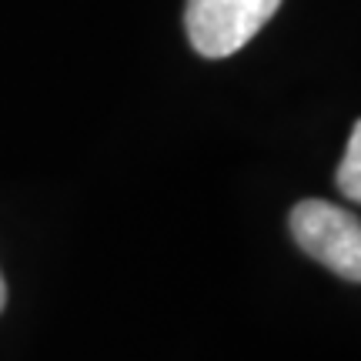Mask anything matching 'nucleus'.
Masks as SVG:
<instances>
[{
	"mask_svg": "<svg viewBox=\"0 0 361 361\" xmlns=\"http://www.w3.org/2000/svg\"><path fill=\"white\" fill-rule=\"evenodd\" d=\"M281 0H188L184 30L201 57H231L268 24Z\"/></svg>",
	"mask_w": 361,
	"mask_h": 361,
	"instance_id": "obj_1",
	"label": "nucleus"
},
{
	"mask_svg": "<svg viewBox=\"0 0 361 361\" xmlns=\"http://www.w3.org/2000/svg\"><path fill=\"white\" fill-rule=\"evenodd\" d=\"M288 224L305 255L322 261L324 268L351 284L361 278V228L355 214L328 201H301L291 207Z\"/></svg>",
	"mask_w": 361,
	"mask_h": 361,
	"instance_id": "obj_2",
	"label": "nucleus"
},
{
	"mask_svg": "<svg viewBox=\"0 0 361 361\" xmlns=\"http://www.w3.org/2000/svg\"><path fill=\"white\" fill-rule=\"evenodd\" d=\"M338 188H341V194L351 197V201L361 197V124H355V130H351L345 161H341V168H338Z\"/></svg>",
	"mask_w": 361,
	"mask_h": 361,
	"instance_id": "obj_3",
	"label": "nucleus"
},
{
	"mask_svg": "<svg viewBox=\"0 0 361 361\" xmlns=\"http://www.w3.org/2000/svg\"><path fill=\"white\" fill-rule=\"evenodd\" d=\"M4 305H7V284H4V278H0V311H4Z\"/></svg>",
	"mask_w": 361,
	"mask_h": 361,
	"instance_id": "obj_4",
	"label": "nucleus"
}]
</instances>
